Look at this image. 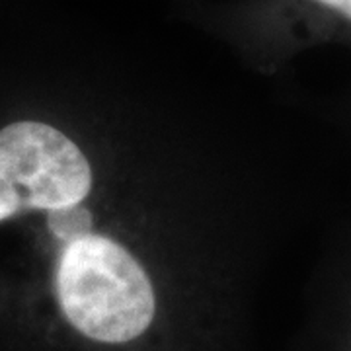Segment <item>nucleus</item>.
I'll list each match as a JSON object with an SVG mask.
<instances>
[{
	"label": "nucleus",
	"mask_w": 351,
	"mask_h": 351,
	"mask_svg": "<svg viewBox=\"0 0 351 351\" xmlns=\"http://www.w3.org/2000/svg\"><path fill=\"white\" fill-rule=\"evenodd\" d=\"M90 188L86 156L59 129L39 121L0 129V221L27 209L76 207Z\"/></svg>",
	"instance_id": "obj_2"
},
{
	"label": "nucleus",
	"mask_w": 351,
	"mask_h": 351,
	"mask_svg": "<svg viewBox=\"0 0 351 351\" xmlns=\"http://www.w3.org/2000/svg\"><path fill=\"white\" fill-rule=\"evenodd\" d=\"M314 2H318V4H322L330 10L341 14L343 18L351 20V0H314Z\"/></svg>",
	"instance_id": "obj_3"
},
{
	"label": "nucleus",
	"mask_w": 351,
	"mask_h": 351,
	"mask_svg": "<svg viewBox=\"0 0 351 351\" xmlns=\"http://www.w3.org/2000/svg\"><path fill=\"white\" fill-rule=\"evenodd\" d=\"M57 297L66 320L101 343L138 338L154 318V291L145 269L101 234L69 240L57 267Z\"/></svg>",
	"instance_id": "obj_1"
}]
</instances>
